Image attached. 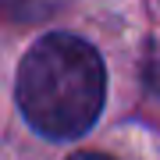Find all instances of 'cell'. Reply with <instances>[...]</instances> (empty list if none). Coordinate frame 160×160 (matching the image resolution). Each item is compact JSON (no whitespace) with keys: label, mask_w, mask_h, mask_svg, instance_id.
<instances>
[{"label":"cell","mask_w":160,"mask_h":160,"mask_svg":"<svg viewBox=\"0 0 160 160\" xmlns=\"http://www.w3.org/2000/svg\"><path fill=\"white\" fill-rule=\"evenodd\" d=\"M107 75L86 39L50 32L25 53L18 68V103L36 132L50 139H78L103 110Z\"/></svg>","instance_id":"1"},{"label":"cell","mask_w":160,"mask_h":160,"mask_svg":"<svg viewBox=\"0 0 160 160\" xmlns=\"http://www.w3.org/2000/svg\"><path fill=\"white\" fill-rule=\"evenodd\" d=\"M71 160H110V157H103V153H75Z\"/></svg>","instance_id":"2"}]
</instances>
